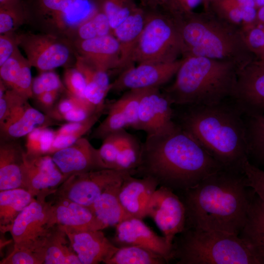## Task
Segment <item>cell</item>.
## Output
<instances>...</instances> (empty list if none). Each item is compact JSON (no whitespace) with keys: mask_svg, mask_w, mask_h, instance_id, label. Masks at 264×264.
<instances>
[{"mask_svg":"<svg viewBox=\"0 0 264 264\" xmlns=\"http://www.w3.org/2000/svg\"><path fill=\"white\" fill-rule=\"evenodd\" d=\"M223 169L179 125L147 135L133 176L150 177L175 192L186 191Z\"/></svg>","mask_w":264,"mask_h":264,"instance_id":"1","label":"cell"},{"mask_svg":"<svg viewBox=\"0 0 264 264\" xmlns=\"http://www.w3.org/2000/svg\"><path fill=\"white\" fill-rule=\"evenodd\" d=\"M249 188L244 173L222 169L180 192L186 210L185 228L239 235L255 193L250 194Z\"/></svg>","mask_w":264,"mask_h":264,"instance_id":"2","label":"cell"},{"mask_svg":"<svg viewBox=\"0 0 264 264\" xmlns=\"http://www.w3.org/2000/svg\"><path fill=\"white\" fill-rule=\"evenodd\" d=\"M227 100L209 105H192L179 126L223 169L243 173L248 159L245 121L242 112Z\"/></svg>","mask_w":264,"mask_h":264,"instance_id":"3","label":"cell"},{"mask_svg":"<svg viewBox=\"0 0 264 264\" xmlns=\"http://www.w3.org/2000/svg\"><path fill=\"white\" fill-rule=\"evenodd\" d=\"M182 44V56L204 57L230 62L239 69L256 59L242 28L208 10L173 19Z\"/></svg>","mask_w":264,"mask_h":264,"instance_id":"4","label":"cell"},{"mask_svg":"<svg viewBox=\"0 0 264 264\" xmlns=\"http://www.w3.org/2000/svg\"><path fill=\"white\" fill-rule=\"evenodd\" d=\"M183 58L174 82L163 92L172 105H209L231 98L239 69L235 64L204 57Z\"/></svg>","mask_w":264,"mask_h":264,"instance_id":"5","label":"cell"},{"mask_svg":"<svg viewBox=\"0 0 264 264\" xmlns=\"http://www.w3.org/2000/svg\"><path fill=\"white\" fill-rule=\"evenodd\" d=\"M178 235L172 245L176 264H258L239 235L194 228Z\"/></svg>","mask_w":264,"mask_h":264,"instance_id":"6","label":"cell"},{"mask_svg":"<svg viewBox=\"0 0 264 264\" xmlns=\"http://www.w3.org/2000/svg\"><path fill=\"white\" fill-rule=\"evenodd\" d=\"M27 24L40 33L69 40L99 11L95 0H22Z\"/></svg>","mask_w":264,"mask_h":264,"instance_id":"7","label":"cell"},{"mask_svg":"<svg viewBox=\"0 0 264 264\" xmlns=\"http://www.w3.org/2000/svg\"><path fill=\"white\" fill-rule=\"evenodd\" d=\"M146 8V22L133 54V63H170L178 60L182 56V44L173 20L158 9Z\"/></svg>","mask_w":264,"mask_h":264,"instance_id":"8","label":"cell"},{"mask_svg":"<svg viewBox=\"0 0 264 264\" xmlns=\"http://www.w3.org/2000/svg\"><path fill=\"white\" fill-rule=\"evenodd\" d=\"M16 37L31 66L41 72L68 65L76 59L73 47L67 39L30 31L16 33Z\"/></svg>","mask_w":264,"mask_h":264,"instance_id":"9","label":"cell"},{"mask_svg":"<svg viewBox=\"0 0 264 264\" xmlns=\"http://www.w3.org/2000/svg\"><path fill=\"white\" fill-rule=\"evenodd\" d=\"M49 196L41 194L20 213L7 231L14 241V248H27L39 252L53 226L50 223L51 202Z\"/></svg>","mask_w":264,"mask_h":264,"instance_id":"10","label":"cell"},{"mask_svg":"<svg viewBox=\"0 0 264 264\" xmlns=\"http://www.w3.org/2000/svg\"><path fill=\"white\" fill-rule=\"evenodd\" d=\"M130 174L133 175L129 171L109 169L73 174L62 183L52 195L89 207L108 188Z\"/></svg>","mask_w":264,"mask_h":264,"instance_id":"11","label":"cell"},{"mask_svg":"<svg viewBox=\"0 0 264 264\" xmlns=\"http://www.w3.org/2000/svg\"><path fill=\"white\" fill-rule=\"evenodd\" d=\"M147 216L154 220L172 245L176 235L185 228L184 204L176 192L165 187L159 186L153 194L147 207Z\"/></svg>","mask_w":264,"mask_h":264,"instance_id":"12","label":"cell"},{"mask_svg":"<svg viewBox=\"0 0 264 264\" xmlns=\"http://www.w3.org/2000/svg\"><path fill=\"white\" fill-rule=\"evenodd\" d=\"M183 58L170 63H143L122 71L110 84V91L159 88L176 75Z\"/></svg>","mask_w":264,"mask_h":264,"instance_id":"13","label":"cell"},{"mask_svg":"<svg viewBox=\"0 0 264 264\" xmlns=\"http://www.w3.org/2000/svg\"><path fill=\"white\" fill-rule=\"evenodd\" d=\"M230 99L244 116L264 113V63L255 60L239 69Z\"/></svg>","mask_w":264,"mask_h":264,"instance_id":"14","label":"cell"},{"mask_svg":"<svg viewBox=\"0 0 264 264\" xmlns=\"http://www.w3.org/2000/svg\"><path fill=\"white\" fill-rule=\"evenodd\" d=\"M66 178L51 155H28L25 153L22 167V188L33 197L52 195Z\"/></svg>","mask_w":264,"mask_h":264,"instance_id":"15","label":"cell"},{"mask_svg":"<svg viewBox=\"0 0 264 264\" xmlns=\"http://www.w3.org/2000/svg\"><path fill=\"white\" fill-rule=\"evenodd\" d=\"M172 105L159 88L145 89L140 101L135 130L149 135L175 126Z\"/></svg>","mask_w":264,"mask_h":264,"instance_id":"16","label":"cell"},{"mask_svg":"<svg viewBox=\"0 0 264 264\" xmlns=\"http://www.w3.org/2000/svg\"><path fill=\"white\" fill-rule=\"evenodd\" d=\"M116 227L114 241L118 247L135 245L154 251L162 256L168 263L173 260V246L164 236L154 232L140 219L128 218Z\"/></svg>","mask_w":264,"mask_h":264,"instance_id":"17","label":"cell"},{"mask_svg":"<svg viewBox=\"0 0 264 264\" xmlns=\"http://www.w3.org/2000/svg\"><path fill=\"white\" fill-rule=\"evenodd\" d=\"M82 264H104L118 249L102 230H78L62 226Z\"/></svg>","mask_w":264,"mask_h":264,"instance_id":"18","label":"cell"},{"mask_svg":"<svg viewBox=\"0 0 264 264\" xmlns=\"http://www.w3.org/2000/svg\"><path fill=\"white\" fill-rule=\"evenodd\" d=\"M141 94L138 90H128L113 102L107 116L94 130L91 137L103 140L109 135L125 128L135 129Z\"/></svg>","mask_w":264,"mask_h":264,"instance_id":"19","label":"cell"},{"mask_svg":"<svg viewBox=\"0 0 264 264\" xmlns=\"http://www.w3.org/2000/svg\"><path fill=\"white\" fill-rule=\"evenodd\" d=\"M51 156L66 179L73 174L104 169L98 149L83 137L72 145L55 152Z\"/></svg>","mask_w":264,"mask_h":264,"instance_id":"20","label":"cell"},{"mask_svg":"<svg viewBox=\"0 0 264 264\" xmlns=\"http://www.w3.org/2000/svg\"><path fill=\"white\" fill-rule=\"evenodd\" d=\"M70 42L75 55L106 71L112 69L119 70L120 47L112 34L88 40Z\"/></svg>","mask_w":264,"mask_h":264,"instance_id":"21","label":"cell"},{"mask_svg":"<svg viewBox=\"0 0 264 264\" xmlns=\"http://www.w3.org/2000/svg\"><path fill=\"white\" fill-rule=\"evenodd\" d=\"M50 223L78 230H103L107 226L91 209L69 199L55 197L51 202Z\"/></svg>","mask_w":264,"mask_h":264,"instance_id":"22","label":"cell"},{"mask_svg":"<svg viewBox=\"0 0 264 264\" xmlns=\"http://www.w3.org/2000/svg\"><path fill=\"white\" fill-rule=\"evenodd\" d=\"M158 186L157 182L150 177H137L131 174L126 176L118 192L125 211L131 217L143 219L147 216L149 201Z\"/></svg>","mask_w":264,"mask_h":264,"instance_id":"23","label":"cell"},{"mask_svg":"<svg viewBox=\"0 0 264 264\" xmlns=\"http://www.w3.org/2000/svg\"><path fill=\"white\" fill-rule=\"evenodd\" d=\"M52 120L26 101L14 108L0 123L1 140H15L26 136L37 128L48 127Z\"/></svg>","mask_w":264,"mask_h":264,"instance_id":"24","label":"cell"},{"mask_svg":"<svg viewBox=\"0 0 264 264\" xmlns=\"http://www.w3.org/2000/svg\"><path fill=\"white\" fill-rule=\"evenodd\" d=\"M147 16L146 7L138 5L122 22L112 30L119 42L121 59L119 70L123 71L134 66L132 56L144 28Z\"/></svg>","mask_w":264,"mask_h":264,"instance_id":"25","label":"cell"},{"mask_svg":"<svg viewBox=\"0 0 264 264\" xmlns=\"http://www.w3.org/2000/svg\"><path fill=\"white\" fill-rule=\"evenodd\" d=\"M203 5L204 10L241 28L257 22L258 8L254 0H203Z\"/></svg>","mask_w":264,"mask_h":264,"instance_id":"26","label":"cell"},{"mask_svg":"<svg viewBox=\"0 0 264 264\" xmlns=\"http://www.w3.org/2000/svg\"><path fill=\"white\" fill-rule=\"evenodd\" d=\"M239 236L258 264H264V201L255 193L251 201L246 221Z\"/></svg>","mask_w":264,"mask_h":264,"instance_id":"27","label":"cell"},{"mask_svg":"<svg viewBox=\"0 0 264 264\" xmlns=\"http://www.w3.org/2000/svg\"><path fill=\"white\" fill-rule=\"evenodd\" d=\"M25 151L15 140H1L0 191L22 188V167Z\"/></svg>","mask_w":264,"mask_h":264,"instance_id":"28","label":"cell"},{"mask_svg":"<svg viewBox=\"0 0 264 264\" xmlns=\"http://www.w3.org/2000/svg\"><path fill=\"white\" fill-rule=\"evenodd\" d=\"M42 248L44 264H82L61 225L52 227Z\"/></svg>","mask_w":264,"mask_h":264,"instance_id":"29","label":"cell"},{"mask_svg":"<svg viewBox=\"0 0 264 264\" xmlns=\"http://www.w3.org/2000/svg\"><path fill=\"white\" fill-rule=\"evenodd\" d=\"M123 180L108 188L88 207L107 227L115 226L131 217L124 210L119 199L118 192Z\"/></svg>","mask_w":264,"mask_h":264,"instance_id":"30","label":"cell"},{"mask_svg":"<svg viewBox=\"0 0 264 264\" xmlns=\"http://www.w3.org/2000/svg\"><path fill=\"white\" fill-rule=\"evenodd\" d=\"M33 197L27 190L18 188L0 191V228L7 231L20 213L31 202Z\"/></svg>","mask_w":264,"mask_h":264,"instance_id":"31","label":"cell"},{"mask_svg":"<svg viewBox=\"0 0 264 264\" xmlns=\"http://www.w3.org/2000/svg\"><path fill=\"white\" fill-rule=\"evenodd\" d=\"M102 112L95 113L83 121L68 122L55 131V137L48 154L66 148L82 137L97 122Z\"/></svg>","mask_w":264,"mask_h":264,"instance_id":"32","label":"cell"},{"mask_svg":"<svg viewBox=\"0 0 264 264\" xmlns=\"http://www.w3.org/2000/svg\"><path fill=\"white\" fill-rule=\"evenodd\" d=\"M245 116L248 159L264 170V113Z\"/></svg>","mask_w":264,"mask_h":264,"instance_id":"33","label":"cell"},{"mask_svg":"<svg viewBox=\"0 0 264 264\" xmlns=\"http://www.w3.org/2000/svg\"><path fill=\"white\" fill-rule=\"evenodd\" d=\"M167 260L161 255L146 249L128 245L118 249L106 264H164Z\"/></svg>","mask_w":264,"mask_h":264,"instance_id":"34","label":"cell"},{"mask_svg":"<svg viewBox=\"0 0 264 264\" xmlns=\"http://www.w3.org/2000/svg\"><path fill=\"white\" fill-rule=\"evenodd\" d=\"M142 145L134 136L126 132L117 156L114 169L131 172L133 175L140 162Z\"/></svg>","mask_w":264,"mask_h":264,"instance_id":"35","label":"cell"},{"mask_svg":"<svg viewBox=\"0 0 264 264\" xmlns=\"http://www.w3.org/2000/svg\"><path fill=\"white\" fill-rule=\"evenodd\" d=\"M112 34V29L106 15L99 10L80 25L70 41L86 40Z\"/></svg>","mask_w":264,"mask_h":264,"instance_id":"36","label":"cell"},{"mask_svg":"<svg viewBox=\"0 0 264 264\" xmlns=\"http://www.w3.org/2000/svg\"><path fill=\"white\" fill-rule=\"evenodd\" d=\"M107 17L113 30L138 6L135 0H95Z\"/></svg>","mask_w":264,"mask_h":264,"instance_id":"37","label":"cell"},{"mask_svg":"<svg viewBox=\"0 0 264 264\" xmlns=\"http://www.w3.org/2000/svg\"><path fill=\"white\" fill-rule=\"evenodd\" d=\"M55 137V131L47 126L36 128L26 136V154L32 156L48 154Z\"/></svg>","mask_w":264,"mask_h":264,"instance_id":"38","label":"cell"},{"mask_svg":"<svg viewBox=\"0 0 264 264\" xmlns=\"http://www.w3.org/2000/svg\"><path fill=\"white\" fill-rule=\"evenodd\" d=\"M75 67L84 75L86 82V88L100 89L110 91V84L108 72L101 69L75 55Z\"/></svg>","mask_w":264,"mask_h":264,"instance_id":"39","label":"cell"},{"mask_svg":"<svg viewBox=\"0 0 264 264\" xmlns=\"http://www.w3.org/2000/svg\"><path fill=\"white\" fill-rule=\"evenodd\" d=\"M23 24L27 18L22 0L0 5V34L15 32Z\"/></svg>","mask_w":264,"mask_h":264,"instance_id":"40","label":"cell"},{"mask_svg":"<svg viewBox=\"0 0 264 264\" xmlns=\"http://www.w3.org/2000/svg\"><path fill=\"white\" fill-rule=\"evenodd\" d=\"M126 131L125 130L109 135L103 139L98 149L99 157L104 169H114L117 156Z\"/></svg>","mask_w":264,"mask_h":264,"instance_id":"41","label":"cell"},{"mask_svg":"<svg viewBox=\"0 0 264 264\" xmlns=\"http://www.w3.org/2000/svg\"><path fill=\"white\" fill-rule=\"evenodd\" d=\"M26 60L18 46L10 57L0 66V80L9 88L13 89L14 87Z\"/></svg>","mask_w":264,"mask_h":264,"instance_id":"42","label":"cell"},{"mask_svg":"<svg viewBox=\"0 0 264 264\" xmlns=\"http://www.w3.org/2000/svg\"><path fill=\"white\" fill-rule=\"evenodd\" d=\"M66 89L58 75L53 70L41 72L33 79L32 89L33 96H37L47 91Z\"/></svg>","mask_w":264,"mask_h":264,"instance_id":"43","label":"cell"},{"mask_svg":"<svg viewBox=\"0 0 264 264\" xmlns=\"http://www.w3.org/2000/svg\"><path fill=\"white\" fill-rule=\"evenodd\" d=\"M201 4L203 0H165L158 9L175 19L195 12Z\"/></svg>","mask_w":264,"mask_h":264,"instance_id":"44","label":"cell"},{"mask_svg":"<svg viewBox=\"0 0 264 264\" xmlns=\"http://www.w3.org/2000/svg\"><path fill=\"white\" fill-rule=\"evenodd\" d=\"M64 81L68 93L80 99L86 100L85 97L86 80L78 69L75 67L66 69L64 73Z\"/></svg>","mask_w":264,"mask_h":264,"instance_id":"45","label":"cell"},{"mask_svg":"<svg viewBox=\"0 0 264 264\" xmlns=\"http://www.w3.org/2000/svg\"><path fill=\"white\" fill-rule=\"evenodd\" d=\"M247 44L256 58L260 60L264 58V29L257 23L251 26L242 28Z\"/></svg>","mask_w":264,"mask_h":264,"instance_id":"46","label":"cell"},{"mask_svg":"<svg viewBox=\"0 0 264 264\" xmlns=\"http://www.w3.org/2000/svg\"><path fill=\"white\" fill-rule=\"evenodd\" d=\"M242 170L248 186L264 201V170L255 166L247 159L243 164Z\"/></svg>","mask_w":264,"mask_h":264,"instance_id":"47","label":"cell"},{"mask_svg":"<svg viewBox=\"0 0 264 264\" xmlns=\"http://www.w3.org/2000/svg\"><path fill=\"white\" fill-rule=\"evenodd\" d=\"M0 264H44V260L37 252L27 248H14L0 262Z\"/></svg>","mask_w":264,"mask_h":264,"instance_id":"48","label":"cell"},{"mask_svg":"<svg viewBox=\"0 0 264 264\" xmlns=\"http://www.w3.org/2000/svg\"><path fill=\"white\" fill-rule=\"evenodd\" d=\"M27 100L15 90L11 88L7 89L4 94L0 96V123L7 118L14 108Z\"/></svg>","mask_w":264,"mask_h":264,"instance_id":"49","label":"cell"},{"mask_svg":"<svg viewBox=\"0 0 264 264\" xmlns=\"http://www.w3.org/2000/svg\"><path fill=\"white\" fill-rule=\"evenodd\" d=\"M83 101L86 100L80 99L68 93L67 96L62 98L47 112V115L52 119L61 120L65 114L73 109Z\"/></svg>","mask_w":264,"mask_h":264,"instance_id":"50","label":"cell"},{"mask_svg":"<svg viewBox=\"0 0 264 264\" xmlns=\"http://www.w3.org/2000/svg\"><path fill=\"white\" fill-rule=\"evenodd\" d=\"M15 32L0 34V66L12 55L18 46Z\"/></svg>","mask_w":264,"mask_h":264,"instance_id":"51","label":"cell"},{"mask_svg":"<svg viewBox=\"0 0 264 264\" xmlns=\"http://www.w3.org/2000/svg\"><path fill=\"white\" fill-rule=\"evenodd\" d=\"M60 92L58 90L47 91L35 97L38 103L47 112L54 106Z\"/></svg>","mask_w":264,"mask_h":264,"instance_id":"52","label":"cell"},{"mask_svg":"<svg viewBox=\"0 0 264 264\" xmlns=\"http://www.w3.org/2000/svg\"><path fill=\"white\" fill-rule=\"evenodd\" d=\"M165 0H148L145 7L152 9H158Z\"/></svg>","mask_w":264,"mask_h":264,"instance_id":"53","label":"cell"},{"mask_svg":"<svg viewBox=\"0 0 264 264\" xmlns=\"http://www.w3.org/2000/svg\"><path fill=\"white\" fill-rule=\"evenodd\" d=\"M257 23H264V5L258 8L257 13Z\"/></svg>","mask_w":264,"mask_h":264,"instance_id":"54","label":"cell"},{"mask_svg":"<svg viewBox=\"0 0 264 264\" xmlns=\"http://www.w3.org/2000/svg\"><path fill=\"white\" fill-rule=\"evenodd\" d=\"M22 0H0V5L11 3L18 2L22 1Z\"/></svg>","mask_w":264,"mask_h":264,"instance_id":"55","label":"cell"},{"mask_svg":"<svg viewBox=\"0 0 264 264\" xmlns=\"http://www.w3.org/2000/svg\"><path fill=\"white\" fill-rule=\"evenodd\" d=\"M254 0L258 8L264 5V0Z\"/></svg>","mask_w":264,"mask_h":264,"instance_id":"56","label":"cell"},{"mask_svg":"<svg viewBox=\"0 0 264 264\" xmlns=\"http://www.w3.org/2000/svg\"><path fill=\"white\" fill-rule=\"evenodd\" d=\"M140 1V5L146 6L148 0H138Z\"/></svg>","mask_w":264,"mask_h":264,"instance_id":"57","label":"cell"},{"mask_svg":"<svg viewBox=\"0 0 264 264\" xmlns=\"http://www.w3.org/2000/svg\"><path fill=\"white\" fill-rule=\"evenodd\" d=\"M259 60L263 63H264V58L262 59H260V60Z\"/></svg>","mask_w":264,"mask_h":264,"instance_id":"58","label":"cell"},{"mask_svg":"<svg viewBox=\"0 0 264 264\" xmlns=\"http://www.w3.org/2000/svg\"><path fill=\"white\" fill-rule=\"evenodd\" d=\"M259 24H260L262 26V27L263 28V29H264V23H263V24L259 23Z\"/></svg>","mask_w":264,"mask_h":264,"instance_id":"59","label":"cell"}]
</instances>
